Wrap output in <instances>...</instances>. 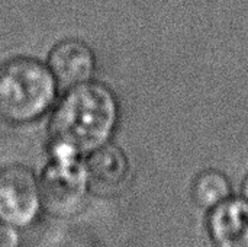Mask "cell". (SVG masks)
<instances>
[{"mask_svg":"<svg viewBox=\"0 0 248 247\" xmlns=\"http://www.w3.org/2000/svg\"><path fill=\"white\" fill-rule=\"evenodd\" d=\"M119 122V102L110 87L86 82L67 89L49 124L51 144L78 156L110 143Z\"/></svg>","mask_w":248,"mask_h":247,"instance_id":"cell-1","label":"cell"},{"mask_svg":"<svg viewBox=\"0 0 248 247\" xmlns=\"http://www.w3.org/2000/svg\"><path fill=\"white\" fill-rule=\"evenodd\" d=\"M58 83L48 64L13 57L0 66V118L22 125L39 119L57 99Z\"/></svg>","mask_w":248,"mask_h":247,"instance_id":"cell-2","label":"cell"},{"mask_svg":"<svg viewBox=\"0 0 248 247\" xmlns=\"http://www.w3.org/2000/svg\"><path fill=\"white\" fill-rule=\"evenodd\" d=\"M49 154L39 179L42 204L54 215H71L78 211L90 191L86 162L81 156L55 146H49Z\"/></svg>","mask_w":248,"mask_h":247,"instance_id":"cell-3","label":"cell"},{"mask_svg":"<svg viewBox=\"0 0 248 247\" xmlns=\"http://www.w3.org/2000/svg\"><path fill=\"white\" fill-rule=\"evenodd\" d=\"M39 181L22 165L0 169V220L20 229L38 218L42 208Z\"/></svg>","mask_w":248,"mask_h":247,"instance_id":"cell-4","label":"cell"},{"mask_svg":"<svg viewBox=\"0 0 248 247\" xmlns=\"http://www.w3.org/2000/svg\"><path fill=\"white\" fill-rule=\"evenodd\" d=\"M48 67L58 87L71 89L90 82L96 71V55L81 39H64L54 45L48 55Z\"/></svg>","mask_w":248,"mask_h":247,"instance_id":"cell-5","label":"cell"},{"mask_svg":"<svg viewBox=\"0 0 248 247\" xmlns=\"http://www.w3.org/2000/svg\"><path fill=\"white\" fill-rule=\"evenodd\" d=\"M90 191L96 195H116L131 178V163L125 151L115 144H105L92 151L86 162Z\"/></svg>","mask_w":248,"mask_h":247,"instance_id":"cell-6","label":"cell"},{"mask_svg":"<svg viewBox=\"0 0 248 247\" xmlns=\"http://www.w3.org/2000/svg\"><path fill=\"white\" fill-rule=\"evenodd\" d=\"M206 237L211 247H248V201L228 198L209 210Z\"/></svg>","mask_w":248,"mask_h":247,"instance_id":"cell-7","label":"cell"},{"mask_svg":"<svg viewBox=\"0 0 248 247\" xmlns=\"http://www.w3.org/2000/svg\"><path fill=\"white\" fill-rule=\"evenodd\" d=\"M232 186L225 173L217 169H206L201 172L190 189L193 202L202 210H212L218 204L231 198Z\"/></svg>","mask_w":248,"mask_h":247,"instance_id":"cell-8","label":"cell"},{"mask_svg":"<svg viewBox=\"0 0 248 247\" xmlns=\"http://www.w3.org/2000/svg\"><path fill=\"white\" fill-rule=\"evenodd\" d=\"M22 237L17 227L0 220V247H20Z\"/></svg>","mask_w":248,"mask_h":247,"instance_id":"cell-9","label":"cell"},{"mask_svg":"<svg viewBox=\"0 0 248 247\" xmlns=\"http://www.w3.org/2000/svg\"><path fill=\"white\" fill-rule=\"evenodd\" d=\"M241 194H243V198L248 201V175L246 176L244 182H243V188H241Z\"/></svg>","mask_w":248,"mask_h":247,"instance_id":"cell-10","label":"cell"}]
</instances>
